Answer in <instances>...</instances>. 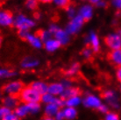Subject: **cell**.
I'll return each mask as SVG.
<instances>
[{
	"label": "cell",
	"mask_w": 121,
	"mask_h": 120,
	"mask_svg": "<svg viewBox=\"0 0 121 120\" xmlns=\"http://www.w3.org/2000/svg\"><path fill=\"white\" fill-rule=\"evenodd\" d=\"M18 97L20 102L23 103L24 104L41 102V96L39 93H37L34 90H33L29 85L26 86L23 89Z\"/></svg>",
	"instance_id": "obj_1"
},
{
	"label": "cell",
	"mask_w": 121,
	"mask_h": 120,
	"mask_svg": "<svg viewBox=\"0 0 121 120\" xmlns=\"http://www.w3.org/2000/svg\"><path fill=\"white\" fill-rule=\"evenodd\" d=\"M26 87V85L23 81H11L8 83L4 84L1 87V91L2 93H6L9 96H19V94L21 93L23 89Z\"/></svg>",
	"instance_id": "obj_2"
},
{
	"label": "cell",
	"mask_w": 121,
	"mask_h": 120,
	"mask_svg": "<svg viewBox=\"0 0 121 120\" xmlns=\"http://www.w3.org/2000/svg\"><path fill=\"white\" fill-rule=\"evenodd\" d=\"M14 26L18 29V31H27L33 26L35 23L32 19L26 18L24 15H18L14 20Z\"/></svg>",
	"instance_id": "obj_3"
},
{
	"label": "cell",
	"mask_w": 121,
	"mask_h": 120,
	"mask_svg": "<svg viewBox=\"0 0 121 120\" xmlns=\"http://www.w3.org/2000/svg\"><path fill=\"white\" fill-rule=\"evenodd\" d=\"M104 42L106 46L112 50L121 49V36L118 33L110 34L104 38Z\"/></svg>",
	"instance_id": "obj_4"
},
{
	"label": "cell",
	"mask_w": 121,
	"mask_h": 120,
	"mask_svg": "<svg viewBox=\"0 0 121 120\" xmlns=\"http://www.w3.org/2000/svg\"><path fill=\"white\" fill-rule=\"evenodd\" d=\"M83 23H84V20L80 16H76L75 18H73L69 23V25L67 26L66 32L69 34H75L77 32H79Z\"/></svg>",
	"instance_id": "obj_5"
},
{
	"label": "cell",
	"mask_w": 121,
	"mask_h": 120,
	"mask_svg": "<svg viewBox=\"0 0 121 120\" xmlns=\"http://www.w3.org/2000/svg\"><path fill=\"white\" fill-rule=\"evenodd\" d=\"M82 95V91L81 89L77 87H69L65 88L63 92L60 95V98L63 102H66L67 100L70 99L72 97H76V96H81Z\"/></svg>",
	"instance_id": "obj_6"
},
{
	"label": "cell",
	"mask_w": 121,
	"mask_h": 120,
	"mask_svg": "<svg viewBox=\"0 0 121 120\" xmlns=\"http://www.w3.org/2000/svg\"><path fill=\"white\" fill-rule=\"evenodd\" d=\"M100 96H101L102 98H104V99L106 100L107 102L109 103L112 107H114V108H119V103H118L117 96H116V94L112 90H105V91H103V92H101Z\"/></svg>",
	"instance_id": "obj_7"
},
{
	"label": "cell",
	"mask_w": 121,
	"mask_h": 120,
	"mask_svg": "<svg viewBox=\"0 0 121 120\" xmlns=\"http://www.w3.org/2000/svg\"><path fill=\"white\" fill-rule=\"evenodd\" d=\"M20 103L21 102L19 100V97H18V96H8L1 98V103L4 107L9 109H16L19 106Z\"/></svg>",
	"instance_id": "obj_8"
},
{
	"label": "cell",
	"mask_w": 121,
	"mask_h": 120,
	"mask_svg": "<svg viewBox=\"0 0 121 120\" xmlns=\"http://www.w3.org/2000/svg\"><path fill=\"white\" fill-rule=\"evenodd\" d=\"M13 15L9 11H0V26H12Z\"/></svg>",
	"instance_id": "obj_9"
},
{
	"label": "cell",
	"mask_w": 121,
	"mask_h": 120,
	"mask_svg": "<svg viewBox=\"0 0 121 120\" xmlns=\"http://www.w3.org/2000/svg\"><path fill=\"white\" fill-rule=\"evenodd\" d=\"M107 59L110 63L115 67L116 69L121 67V49L112 50L107 54Z\"/></svg>",
	"instance_id": "obj_10"
},
{
	"label": "cell",
	"mask_w": 121,
	"mask_h": 120,
	"mask_svg": "<svg viewBox=\"0 0 121 120\" xmlns=\"http://www.w3.org/2000/svg\"><path fill=\"white\" fill-rule=\"evenodd\" d=\"M83 104L88 107V108H92V109H97L100 107V105L102 104V103L100 101L99 98H97L96 96L94 95H88L85 96L84 100H83Z\"/></svg>",
	"instance_id": "obj_11"
},
{
	"label": "cell",
	"mask_w": 121,
	"mask_h": 120,
	"mask_svg": "<svg viewBox=\"0 0 121 120\" xmlns=\"http://www.w3.org/2000/svg\"><path fill=\"white\" fill-rule=\"evenodd\" d=\"M33 90H34L37 93H39L40 96H43L45 94L48 93V85H47L43 81H33L32 83L29 84Z\"/></svg>",
	"instance_id": "obj_12"
},
{
	"label": "cell",
	"mask_w": 121,
	"mask_h": 120,
	"mask_svg": "<svg viewBox=\"0 0 121 120\" xmlns=\"http://www.w3.org/2000/svg\"><path fill=\"white\" fill-rule=\"evenodd\" d=\"M64 90H65V88H64L63 84L55 82V83H51L48 85V93L51 94V95L55 96H58V95H60L63 92Z\"/></svg>",
	"instance_id": "obj_13"
},
{
	"label": "cell",
	"mask_w": 121,
	"mask_h": 120,
	"mask_svg": "<svg viewBox=\"0 0 121 120\" xmlns=\"http://www.w3.org/2000/svg\"><path fill=\"white\" fill-rule=\"evenodd\" d=\"M89 47H91L93 52L97 53L100 49V44L98 37L95 33H91L90 36H89Z\"/></svg>",
	"instance_id": "obj_14"
},
{
	"label": "cell",
	"mask_w": 121,
	"mask_h": 120,
	"mask_svg": "<svg viewBox=\"0 0 121 120\" xmlns=\"http://www.w3.org/2000/svg\"><path fill=\"white\" fill-rule=\"evenodd\" d=\"M93 14V9L91 5H84L79 11V16L84 20V22L89 21L92 17Z\"/></svg>",
	"instance_id": "obj_15"
},
{
	"label": "cell",
	"mask_w": 121,
	"mask_h": 120,
	"mask_svg": "<svg viewBox=\"0 0 121 120\" xmlns=\"http://www.w3.org/2000/svg\"><path fill=\"white\" fill-rule=\"evenodd\" d=\"M55 39H57L58 41L60 43V45H66L68 42L69 41V33L66 31L61 30V29H58L55 33Z\"/></svg>",
	"instance_id": "obj_16"
},
{
	"label": "cell",
	"mask_w": 121,
	"mask_h": 120,
	"mask_svg": "<svg viewBox=\"0 0 121 120\" xmlns=\"http://www.w3.org/2000/svg\"><path fill=\"white\" fill-rule=\"evenodd\" d=\"M25 40L28 41L33 47H34L36 48H40L42 47V41H41V39H39L36 34L33 35V34H31V33H28L26 37V39H25Z\"/></svg>",
	"instance_id": "obj_17"
},
{
	"label": "cell",
	"mask_w": 121,
	"mask_h": 120,
	"mask_svg": "<svg viewBox=\"0 0 121 120\" xmlns=\"http://www.w3.org/2000/svg\"><path fill=\"white\" fill-rule=\"evenodd\" d=\"M60 108L58 105L55 103H50V104H47L44 111V116H48V117H55V115L58 113V111H60Z\"/></svg>",
	"instance_id": "obj_18"
},
{
	"label": "cell",
	"mask_w": 121,
	"mask_h": 120,
	"mask_svg": "<svg viewBox=\"0 0 121 120\" xmlns=\"http://www.w3.org/2000/svg\"><path fill=\"white\" fill-rule=\"evenodd\" d=\"M60 43L58 41L57 39H50L48 40H47L44 44V47L45 48L48 50V52H54L55 50H57L58 48L60 47Z\"/></svg>",
	"instance_id": "obj_19"
},
{
	"label": "cell",
	"mask_w": 121,
	"mask_h": 120,
	"mask_svg": "<svg viewBox=\"0 0 121 120\" xmlns=\"http://www.w3.org/2000/svg\"><path fill=\"white\" fill-rule=\"evenodd\" d=\"M39 64V61L37 59L33 57H26L24 58L21 61V66L24 69H31V68H34Z\"/></svg>",
	"instance_id": "obj_20"
},
{
	"label": "cell",
	"mask_w": 121,
	"mask_h": 120,
	"mask_svg": "<svg viewBox=\"0 0 121 120\" xmlns=\"http://www.w3.org/2000/svg\"><path fill=\"white\" fill-rule=\"evenodd\" d=\"M64 118L68 120H72L77 116V111L73 107H67L63 110Z\"/></svg>",
	"instance_id": "obj_21"
},
{
	"label": "cell",
	"mask_w": 121,
	"mask_h": 120,
	"mask_svg": "<svg viewBox=\"0 0 121 120\" xmlns=\"http://www.w3.org/2000/svg\"><path fill=\"white\" fill-rule=\"evenodd\" d=\"M80 70V64L78 62L74 63L73 65H71L69 69H67L66 71H64V75L67 76H74V75H77Z\"/></svg>",
	"instance_id": "obj_22"
},
{
	"label": "cell",
	"mask_w": 121,
	"mask_h": 120,
	"mask_svg": "<svg viewBox=\"0 0 121 120\" xmlns=\"http://www.w3.org/2000/svg\"><path fill=\"white\" fill-rule=\"evenodd\" d=\"M14 113L16 114V116L18 117V118H23L25 117L26 115L29 113L27 111V108H26V106L25 104L23 105H19L18 107L14 110Z\"/></svg>",
	"instance_id": "obj_23"
},
{
	"label": "cell",
	"mask_w": 121,
	"mask_h": 120,
	"mask_svg": "<svg viewBox=\"0 0 121 120\" xmlns=\"http://www.w3.org/2000/svg\"><path fill=\"white\" fill-rule=\"evenodd\" d=\"M36 35L41 39V41L46 42L47 40L50 39L52 34L49 31H44V30H39L36 33Z\"/></svg>",
	"instance_id": "obj_24"
},
{
	"label": "cell",
	"mask_w": 121,
	"mask_h": 120,
	"mask_svg": "<svg viewBox=\"0 0 121 120\" xmlns=\"http://www.w3.org/2000/svg\"><path fill=\"white\" fill-rule=\"evenodd\" d=\"M27 108V111L29 113H36L40 109L39 103H26L25 104Z\"/></svg>",
	"instance_id": "obj_25"
},
{
	"label": "cell",
	"mask_w": 121,
	"mask_h": 120,
	"mask_svg": "<svg viewBox=\"0 0 121 120\" xmlns=\"http://www.w3.org/2000/svg\"><path fill=\"white\" fill-rule=\"evenodd\" d=\"M80 103H81L80 96H76V97H72L70 99L67 100L66 102H65V105H67L68 107H73V108H75Z\"/></svg>",
	"instance_id": "obj_26"
},
{
	"label": "cell",
	"mask_w": 121,
	"mask_h": 120,
	"mask_svg": "<svg viewBox=\"0 0 121 120\" xmlns=\"http://www.w3.org/2000/svg\"><path fill=\"white\" fill-rule=\"evenodd\" d=\"M82 56H83L85 59H87V60H91V59L93 58V50L91 49V47L87 46V47H86L84 49H82Z\"/></svg>",
	"instance_id": "obj_27"
},
{
	"label": "cell",
	"mask_w": 121,
	"mask_h": 120,
	"mask_svg": "<svg viewBox=\"0 0 121 120\" xmlns=\"http://www.w3.org/2000/svg\"><path fill=\"white\" fill-rule=\"evenodd\" d=\"M53 1H54L59 7L63 8V9H67V8L71 4L70 0H53Z\"/></svg>",
	"instance_id": "obj_28"
},
{
	"label": "cell",
	"mask_w": 121,
	"mask_h": 120,
	"mask_svg": "<svg viewBox=\"0 0 121 120\" xmlns=\"http://www.w3.org/2000/svg\"><path fill=\"white\" fill-rule=\"evenodd\" d=\"M38 0H26V6L30 10H36L38 8Z\"/></svg>",
	"instance_id": "obj_29"
},
{
	"label": "cell",
	"mask_w": 121,
	"mask_h": 120,
	"mask_svg": "<svg viewBox=\"0 0 121 120\" xmlns=\"http://www.w3.org/2000/svg\"><path fill=\"white\" fill-rule=\"evenodd\" d=\"M15 75V72L9 69H0V77H10Z\"/></svg>",
	"instance_id": "obj_30"
},
{
	"label": "cell",
	"mask_w": 121,
	"mask_h": 120,
	"mask_svg": "<svg viewBox=\"0 0 121 120\" xmlns=\"http://www.w3.org/2000/svg\"><path fill=\"white\" fill-rule=\"evenodd\" d=\"M103 120H119V116L115 112H108Z\"/></svg>",
	"instance_id": "obj_31"
},
{
	"label": "cell",
	"mask_w": 121,
	"mask_h": 120,
	"mask_svg": "<svg viewBox=\"0 0 121 120\" xmlns=\"http://www.w3.org/2000/svg\"><path fill=\"white\" fill-rule=\"evenodd\" d=\"M11 112H12V111H11V109L6 108L4 106L1 107V108H0V120H2L4 117H5L7 115H9Z\"/></svg>",
	"instance_id": "obj_32"
},
{
	"label": "cell",
	"mask_w": 121,
	"mask_h": 120,
	"mask_svg": "<svg viewBox=\"0 0 121 120\" xmlns=\"http://www.w3.org/2000/svg\"><path fill=\"white\" fill-rule=\"evenodd\" d=\"M67 12H68V14H69V16L70 18H75V14H76V11H75V8L73 7V6H71V4H70L68 8L66 9Z\"/></svg>",
	"instance_id": "obj_33"
},
{
	"label": "cell",
	"mask_w": 121,
	"mask_h": 120,
	"mask_svg": "<svg viewBox=\"0 0 121 120\" xmlns=\"http://www.w3.org/2000/svg\"><path fill=\"white\" fill-rule=\"evenodd\" d=\"M2 120H19V118L16 116L14 112H11L9 115H7L5 117H4Z\"/></svg>",
	"instance_id": "obj_34"
},
{
	"label": "cell",
	"mask_w": 121,
	"mask_h": 120,
	"mask_svg": "<svg viewBox=\"0 0 121 120\" xmlns=\"http://www.w3.org/2000/svg\"><path fill=\"white\" fill-rule=\"evenodd\" d=\"M55 120H63L65 119L64 118V114H63V111L60 109V111H58V113L55 115Z\"/></svg>",
	"instance_id": "obj_35"
},
{
	"label": "cell",
	"mask_w": 121,
	"mask_h": 120,
	"mask_svg": "<svg viewBox=\"0 0 121 120\" xmlns=\"http://www.w3.org/2000/svg\"><path fill=\"white\" fill-rule=\"evenodd\" d=\"M97 111H99V112H101V113H108V112H109L107 106H105V105H104V104L100 105V107L97 109Z\"/></svg>",
	"instance_id": "obj_36"
},
{
	"label": "cell",
	"mask_w": 121,
	"mask_h": 120,
	"mask_svg": "<svg viewBox=\"0 0 121 120\" xmlns=\"http://www.w3.org/2000/svg\"><path fill=\"white\" fill-rule=\"evenodd\" d=\"M116 77H117V80L121 83V67L117 68V70H116Z\"/></svg>",
	"instance_id": "obj_37"
},
{
	"label": "cell",
	"mask_w": 121,
	"mask_h": 120,
	"mask_svg": "<svg viewBox=\"0 0 121 120\" xmlns=\"http://www.w3.org/2000/svg\"><path fill=\"white\" fill-rule=\"evenodd\" d=\"M41 120H55V119L52 117H48V116H44L43 115L42 117H41Z\"/></svg>",
	"instance_id": "obj_38"
},
{
	"label": "cell",
	"mask_w": 121,
	"mask_h": 120,
	"mask_svg": "<svg viewBox=\"0 0 121 120\" xmlns=\"http://www.w3.org/2000/svg\"><path fill=\"white\" fill-rule=\"evenodd\" d=\"M97 4L98 6H100V7H104V6L106 5L105 2H102V1H100L99 3H97Z\"/></svg>",
	"instance_id": "obj_39"
},
{
	"label": "cell",
	"mask_w": 121,
	"mask_h": 120,
	"mask_svg": "<svg viewBox=\"0 0 121 120\" xmlns=\"http://www.w3.org/2000/svg\"><path fill=\"white\" fill-rule=\"evenodd\" d=\"M38 1L41 2V3L47 4V3H50V2H51V1H53V0H38Z\"/></svg>",
	"instance_id": "obj_40"
},
{
	"label": "cell",
	"mask_w": 121,
	"mask_h": 120,
	"mask_svg": "<svg viewBox=\"0 0 121 120\" xmlns=\"http://www.w3.org/2000/svg\"><path fill=\"white\" fill-rule=\"evenodd\" d=\"M91 4H97V3H99L101 0H90Z\"/></svg>",
	"instance_id": "obj_41"
},
{
	"label": "cell",
	"mask_w": 121,
	"mask_h": 120,
	"mask_svg": "<svg viewBox=\"0 0 121 120\" xmlns=\"http://www.w3.org/2000/svg\"><path fill=\"white\" fill-rule=\"evenodd\" d=\"M2 94H3V93H2V91L0 90V98H1V96H2Z\"/></svg>",
	"instance_id": "obj_42"
},
{
	"label": "cell",
	"mask_w": 121,
	"mask_h": 120,
	"mask_svg": "<svg viewBox=\"0 0 121 120\" xmlns=\"http://www.w3.org/2000/svg\"><path fill=\"white\" fill-rule=\"evenodd\" d=\"M120 90H121V85H120Z\"/></svg>",
	"instance_id": "obj_43"
},
{
	"label": "cell",
	"mask_w": 121,
	"mask_h": 120,
	"mask_svg": "<svg viewBox=\"0 0 121 120\" xmlns=\"http://www.w3.org/2000/svg\"></svg>",
	"instance_id": "obj_44"
}]
</instances>
